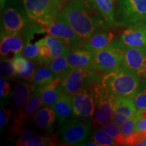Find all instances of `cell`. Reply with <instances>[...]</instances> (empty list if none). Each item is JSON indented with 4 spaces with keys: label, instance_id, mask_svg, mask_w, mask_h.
<instances>
[{
    "label": "cell",
    "instance_id": "obj_1",
    "mask_svg": "<svg viewBox=\"0 0 146 146\" xmlns=\"http://www.w3.org/2000/svg\"><path fill=\"white\" fill-rule=\"evenodd\" d=\"M59 14L84 40L100 29L110 28L92 0H72L63 7Z\"/></svg>",
    "mask_w": 146,
    "mask_h": 146
},
{
    "label": "cell",
    "instance_id": "obj_2",
    "mask_svg": "<svg viewBox=\"0 0 146 146\" xmlns=\"http://www.w3.org/2000/svg\"><path fill=\"white\" fill-rule=\"evenodd\" d=\"M140 78L141 76L121 65L116 70L105 73L100 82L115 96L133 100L139 85Z\"/></svg>",
    "mask_w": 146,
    "mask_h": 146
},
{
    "label": "cell",
    "instance_id": "obj_3",
    "mask_svg": "<svg viewBox=\"0 0 146 146\" xmlns=\"http://www.w3.org/2000/svg\"><path fill=\"white\" fill-rule=\"evenodd\" d=\"M35 23L29 17L23 1L3 0L1 35H11L29 30Z\"/></svg>",
    "mask_w": 146,
    "mask_h": 146
},
{
    "label": "cell",
    "instance_id": "obj_4",
    "mask_svg": "<svg viewBox=\"0 0 146 146\" xmlns=\"http://www.w3.org/2000/svg\"><path fill=\"white\" fill-rule=\"evenodd\" d=\"M89 89L94 97L95 113L93 127L101 128L113 119V106L115 96L99 81L94 82Z\"/></svg>",
    "mask_w": 146,
    "mask_h": 146
},
{
    "label": "cell",
    "instance_id": "obj_5",
    "mask_svg": "<svg viewBox=\"0 0 146 146\" xmlns=\"http://www.w3.org/2000/svg\"><path fill=\"white\" fill-rule=\"evenodd\" d=\"M102 72L91 68H72L61 77L60 87L63 94L72 96L89 87L94 82H100L102 76L105 74H100Z\"/></svg>",
    "mask_w": 146,
    "mask_h": 146
},
{
    "label": "cell",
    "instance_id": "obj_6",
    "mask_svg": "<svg viewBox=\"0 0 146 146\" xmlns=\"http://www.w3.org/2000/svg\"><path fill=\"white\" fill-rule=\"evenodd\" d=\"M29 17L33 23L46 26L54 21L62 4L60 0H22Z\"/></svg>",
    "mask_w": 146,
    "mask_h": 146
},
{
    "label": "cell",
    "instance_id": "obj_7",
    "mask_svg": "<svg viewBox=\"0 0 146 146\" xmlns=\"http://www.w3.org/2000/svg\"><path fill=\"white\" fill-rule=\"evenodd\" d=\"M91 120L74 117L60 125L57 135L60 143L68 145L83 143L91 132L93 125Z\"/></svg>",
    "mask_w": 146,
    "mask_h": 146
},
{
    "label": "cell",
    "instance_id": "obj_8",
    "mask_svg": "<svg viewBox=\"0 0 146 146\" xmlns=\"http://www.w3.org/2000/svg\"><path fill=\"white\" fill-rule=\"evenodd\" d=\"M115 26L122 27L146 19V0H116Z\"/></svg>",
    "mask_w": 146,
    "mask_h": 146
},
{
    "label": "cell",
    "instance_id": "obj_9",
    "mask_svg": "<svg viewBox=\"0 0 146 146\" xmlns=\"http://www.w3.org/2000/svg\"><path fill=\"white\" fill-rule=\"evenodd\" d=\"M125 47L119 39H116L106 48L96 52L90 68L104 73L119 68L121 66Z\"/></svg>",
    "mask_w": 146,
    "mask_h": 146
},
{
    "label": "cell",
    "instance_id": "obj_10",
    "mask_svg": "<svg viewBox=\"0 0 146 146\" xmlns=\"http://www.w3.org/2000/svg\"><path fill=\"white\" fill-rule=\"evenodd\" d=\"M43 27L45 33L62 40L70 47V50L83 47L85 40L74 31L59 13L52 23Z\"/></svg>",
    "mask_w": 146,
    "mask_h": 146
},
{
    "label": "cell",
    "instance_id": "obj_11",
    "mask_svg": "<svg viewBox=\"0 0 146 146\" xmlns=\"http://www.w3.org/2000/svg\"><path fill=\"white\" fill-rule=\"evenodd\" d=\"M121 65L137 75L143 76L146 68V46L125 47Z\"/></svg>",
    "mask_w": 146,
    "mask_h": 146
},
{
    "label": "cell",
    "instance_id": "obj_12",
    "mask_svg": "<svg viewBox=\"0 0 146 146\" xmlns=\"http://www.w3.org/2000/svg\"><path fill=\"white\" fill-rule=\"evenodd\" d=\"M74 116L82 119L93 120L95 113L94 97L89 87L72 96Z\"/></svg>",
    "mask_w": 146,
    "mask_h": 146
},
{
    "label": "cell",
    "instance_id": "obj_13",
    "mask_svg": "<svg viewBox=\"0 0 146 146\" xmlns=\"http://www.w3.org/2000/svg\"><path fill=\"white\" fill-rule=\"evenodd\" d=\"M119 39L125 47H145L146 24L142 21L131 24L123 31Z\"/></svg>",
    "mask_w": 146,
    "mask_h": 146
},
{
    "label": "cell",
    "instance_id": "obj_14",
    "mask_svg": "<svg viewBox=\"0 0 146 146\" xmlns=\"http://www.w3.org/2000/svg\"><path fill=\"white\" fill-rule=\"evenodd\" d=\"M29 43L23 32L11 35H1L0 54L1 58H12L14 55L21 54L22 51L27 43Z\"/></svg>",
    "mask_w": 146,
    "mask_h": 146
},
{
    "label": "cell",
    "instance_id": "obj_15",
    "mask_svg": "<svg viewBox=\"0 0 146 146\" xmlns=\"http://www.w3.org/2000/svg\"><path fill=\"white\" fill-rule=\"evenodd\" d=\"M138 110L133 100L124 97L115 96L113 106L112 120L118 126L135 116Z\"/></svg>",
    "mask_w": 146,
    "mask_h": 146
},
{
    "label": "cell",
    "instance_id": "obj_16",
    "mask_svg": "<svg viewBox=\"0 0 146 146\" xmlns=\"http://www.w3.org/2000/svg\"><path fill=\"white\" fill-rule=\"evenodd\" d=\"M112 28L102 29L94 33L84 41L83 48L97 52L110 46L116 40V35Z\"/></svg>",
    "mask_w": 146,
    "mask_h": 146
},
{
    "label": "cell",
    "instance_id": "obj_17",
    "mask_svg": "<svg viewBox=\"0 0 146 146\" xmlns=\"http://www.w3.org/2000/svg\"><path fill=\"white\" fill-rule=\"evenodd\" d=\"M35 90L36 87L30 82L22 81L16 84L12 92L11 105L14 112L27 104Z\"/></svg>",
    "mask_w": 146,
    "mask_h": 146
},
{
    "label": "cell",
    "instance_id": "obj_18",
    "mask_svg": "<svg viewBox=\"0 0 146 146\" xmlns=\"http://www.w3.org/2000/svg\"><path fill=\"white\" fill-rule=\"evenodd\" d=\"M52 108L56 114V121L58 125H62L68 120L74 118V108H73L72 98L68 95H62Z\"/></svg>",
    "mask_w": 146,
    "mask_h": 146
},
{
    "label": "cell",
    "instance_id": "obj_19",
    "mask_svg": "<svg viewBox=\"0 0 146 146\" xmlns=\"http://www.w3.org/2000/svg\"><path fill=\"white\" fill-rule=\"evenodd\" d=\"M61 77H57L44 86L36 88L39 91L43 100V106L52 107L64 95L60 87Z\"/></svg>",
    "mask_w": 146,
    "mask_h": 146
},
{
    "label": "cell",
    "instance_id": "obj_20",
    "mask_svg": "<svg viewBox=\"0 0 146 146\" xmlns=\"http://www.w3.org/2000/svg\"><path fill=\"white\" fill-rule=\"evenodd\" d=\"M56 114L51 107H41L36 112L33 118V121L38 129L48 134H52L54 130Z\"/></svg>",
    "mask_w": 146,
    "mask_h": 146
},
{
    "label": "cell",
    "instance_id": "obj_21",
    "mask_svg": "<svg viewBox=\"0 0 146 146\" xmlns=\"http://www.w3.org/2000/svg\"><path fill=\"white\" fill-rule=\"evenodd\" d=\"M96 52L83 47L70 50L68 54L69 64L72 68H90L94 62Z\"/></svg>",
    "mask_w": 146,
    "mask_h": 146
},
{
    "label": "cell",
    "instance_id": "obj_22",
    "mask_svg": "<svg viewBox=\"0 0 146 146\" xmlns=\"http://www.w3.org/2000/svg\"><path fill=\"white\" fill-rule=\"evenodd\" d=\"M100 15L110 28L115 25L114 0H92Z\"/></svg>",
    "mask_w": 146,
    "mask_h": 146
},
{
    "label": "cell",
    "instance_id": "obj_23",
    "mask_svg": "<svg viewBox=\"0 0 146 146\" xmlns=\"http://www.w3.org/2000/svg\"><path fill=\"white\" fill-rule=\"evenodd\" d=\"M70 50H68L64 54L52 60L47 64L58 77H62L72 69L69 64L68 60V54Z\"/></svg>",
    "mask_w": 146,
    "mask_h": 146
},
{
    "label": "cell",
    "instance_id": "obj_24",
    "mask_svg": "<svg viewBox=\"0 0 146 146\" xmlns=\"http://www.w3.org/2000/svg\"><path fill=\"white\" fill-rule=\"evenodd\" d=\"M57 77L48 66L41 65L36 68L31 83L37 88L51 83Z\"/></svg>",
    "mask_w": 146,
    "mask_h": 146
},
{
    "label": "cell",
    "instance_id": "obj_25",
    "mask_svg": "<svg viewBox=\"0 0 146 146\" xmlns=\"http://www.w3.org/2000/svg\"><path fill=\"white\" fill-rule=\"evenodd\" d=\"M43 39H44L46 44L50 47L51 51H52V60L70 50V47L65 42L56 36L48 35L44 36Z\"/></svg>",
    "mask_w": 146,
    "mask_h": 146
},
{
    "label": "cell",
    "instance_id": "obj_26",
    "mask_svg": "<svg viewBox=\"0 0 146 146\" xmlns=\"http://www.w3.org/2000/svg\"><path fill=\"white\" fill-rule=\"evenodd\" d=\"M60 143L58 135L55 134L38 135L31 139L29 140L26 144V146H53L57 145Z\"/></svg>",
    "mask_w": 146,
    "mask_h": 146
},
{
    "label": "cell",
    "instance_id": "obj_27",
    "mask_svg": "<svg viewBox=\"0 0 146 146\" xmlns=\"http://www.w3.org/2000/svg\"><path fill=\"white\" fill-rule=\"evenodd\" d=\"M114 139L116 145H125L126 137L121 132L120 126L114 121H110L101 127Z\"/></svg>",
    "mask_w": 146,
    "mask_h": 146
},
{
    "label": "cell",
    "instance_id": "obj_28",
    "mask_svg": "<svg viewBox=\"0 0 146 146\" xmlns=\"http://www.w3.org/2000/svg\"><path fill=\"white\" fill-rule=\"evenodd\" d=\"M36 63L32 60H27L17 72L18 77L22 81L31 83L36 70Z\"/></svg>",
    "mask_w": 146,
    "mask_h": 146
},
{
    "label": "cell",
    "instance_id": "obj_29",
    "mask_svg": "<svg viewBox=\"0 0 146 146\" xmlns=\"http://www.w3.org/2000/svg\"><path fill=\"white\" fill-rule=\"evenodd\" d=\"M0 73L1 77L6 78L8 81H13L18 77L12 58H1Z\"/></svg>",
    "mask_w": 146,
    "mask_h": 146
},
{
    "label": "cell",
    "instance_id": "obj_30",
    "mask_svg": "<svg viewBox=\"0 0 146 146\" xmlns=\"http://www.w3.org/2000/svg\"><path fill=\"white\" fill-rule=\"evenodd\" d=\"M90 139L96 141L101 146L116 145L114 139L109 135L102 128H96L91 133Z\"/></svg>",
    "mask_w": 146,
    "mask_h": 146
},
{
    "label": "cell",
    "instance_id": "obj_31",
    "mask_svg": "<svg viewBox=\"0 0 146 146\" xmlns=\"http://www.w3.org/2000/svg\"><path fill=\"white\" fill-rule=\"evenodd\" d=\"M133 101L137 110H146V78L140 81Z\"/></svg>",
    "mask_w": 146,
    "mask_h": 146
},
{
    "label": "cell",
    "instance_id": "obj_32",
    "mask_svg": "<svg viewBox=\"0 0 146 146\" xmlns=\"http://www.w3.org/2000/svg\"><path fill=\"white\" fill-rule=\"evenodd\" d=\"M40 45H41L40 39L34 43L29 42L23 48L21 53L22 55L28 60H32L36 62L39 57Z\"/></svg>",
    "mask_w": 146,
    "mask_h": 146
},
{
    "label": "cell",
    "instance_id": "obj_33",
    "mask_svg": "<svg viewBox=\"0 0 146 146\" xmlns=\"http://www.w3.org/2000/svg\"><path fill=\"white\" fill-rule=\"evenodd\" d=\"M40 41H41V45H40L39 57L36 63L39 65H47L52 60V51L50 47L46 44L43 38L40 39Z\"/></svg>",
    "mask_w": 146,
    "mask_h": 146
},
{
    "label": "cell",
    "instance_id": "obj_34",
    "mask_svg": "<svg viewBox=\"0 0 146 146\" xmlns=\"http://www.w3.org/2000/svg\"><path fill=\"white\" fill-rule=\"evenodd\" d=\"M139 112L138 111L135 116L128 120L127 121H126L125 123L120 126L121 132L125 137H127L131 135V134H133V132L135 131V129L136 124L137 123L138 120L139 119Z\"/></svg>",
    "mask_w": 146,
    "mask_h": 146
},
{
    "label": "cell",
    "instance_id": "obj_35",
    "mask_svg": "<svg viewBox=\"0 0 146 146\" xmlns=\"http://www.w3.org/2000/svg\"><path fill=\"white\" fill-rule=\"evenodd\" d=\"M14 116V112L12 108H5V107L1 106L0 111V128L1 131H4L6 127L10 123L11 120L13 119Z\"/></svg>",
    "mask_w": 146,
    "mask_h": 146
},
{
    "label": "cell",
    "instance_id": "obj_36",
    "mask_svg": "<svg viewBox=\"0 0 146 146\" xmlns=\"http://www.w3.org/2000/svg\"><path fill=\"white\" fill-rule=\"evenodd\" d=\"M39 135V133H36L35 131L31 129H25L19 133V135H18V138L16 139L15 145H25L27 142L29 140L31 139L32 138H33L34 137Z\"/></svg>",
    "mask_w": 146,
    "mask_h": 146
},
{
    "label": "cell",
    "instance_id": "obj_37",
    "mask_svg": "<svg viewBox=\"0 0 146 146\" xmlns=\"http://www.w3.org/2000/svg\"><path fill=\"white\" fill-rule=\"evenodd\" d=\"M146 139V131H134L133 134L126 137L125 145H136L139 142Z\"/></svg>",
    "mask_w": 146,
    "mask_h": 146
},
{
    "label": "cell",
    "instance_id": "obj_38",
    "mask_svg": "<svg viewBox=\"0 0 146 146\" xmlns=\"http://www.w3.org/2000/svg\"><path fill=\"white\" fill-rule=\"evenodd\" d=\"M12 88H11L10 84L8 82V80L6 78L1 77L0 79V97L1 100L7 99L10 96Z\"/></svg>",
    "mask_w": 146,
    "mask_h": 146
},
{
    "label": "cell",
    "instance_id": "obj_39",
    "mask_svg": "<svg viewBox=\"0 0 146 146\" xmlns=\"http://www.w3.org/2000/svg\"><path fill=\"white\" fill-rule=\"evenodd\" d=\"M140 116V115H139ZM146 131V118L140 117L136 124L135 131Z\"/></svg>",
    "mask_w": 146,
    "mask_h": 146
},
{
    "label": "cell",
    "instance_id": "obj_40",
    "mask_svg": "<svg viewBox=\"0 0 146 146\" xmlns=\"http://www.w3.org/2000/svg\"><path fill=\"white\" fill-rule=\"evenodd\" d=\"M136 145H139V146H146V139L142 140L141 141L139 142Z\"/></svg>",
    "mask_w": 146,
    "mask_h": 146
},
{
    "label": "cell",
    "instance_id": "obj_41",
    "mask_svg": "<svg viewBox=\"0 0 146 146\" xmlns=\"http://www.w3.org/2000/svg\"><path fill=\"white\" fill-rule=\"evenodd\" d=\"M71 1H72V0H60V1L62 4V5H65L66 3H68Z\"/></svg>",
    "mask_w": 146,
    "mask_h": 146
},
{
    "label": "cell",
    "instance_id": "obj_42",
    "mask_svg": "<svg viewBox=\"0 0 146 146\" xmlns=\"http://www.w3.org/2000/svg\"><path fill=\"white\" fill-rule=\"evenodd\" d=\"M143 76V77L145 78H146V68H145V72H144Z\"/></svg>",
    "mask_w": 146,
    "mask_h": 146
},
{
    "label": "cell",
    "instance_id": "obj_43",
    "mask_svg": "<svg viewBox=\"0 0 146 146\" xmlns=\"http://www.w3.org/2000/svg\"><path fill=\"white\" fill-rule=\"evenodd\" d=\"M116 1V0H114V1Z\"/></svg>",
    "mask_w": 146,
    "mask_h": 146
},
{
    "label": "cell",
    "instance_id": "obj_44",
    "mask_svg": "<svg viewBox=\"0 0 146 146\" xmlns=\"http://www.w3.org/2000/svg\"><path fill=\"white\" fill-rule=\"evenodd\" d=\"M145 21H146V19H145Z\"/></svg>",
    "mask_w": 146,
    "mask_h": 146
}]
</instances>
